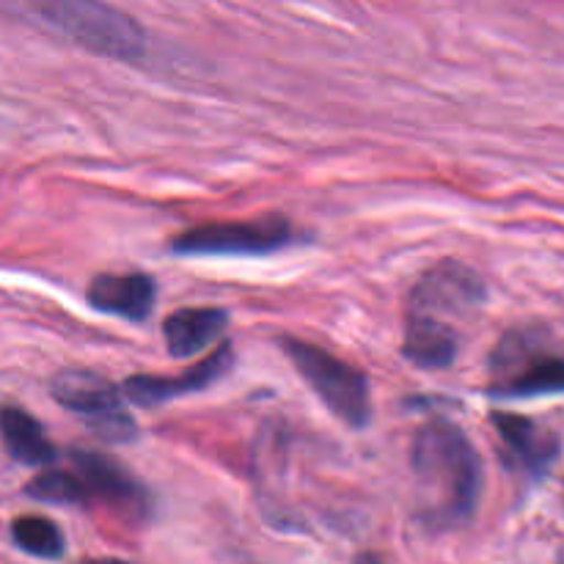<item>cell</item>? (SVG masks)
I'll list each match as a JSON object with an SVG mask.
<instances>
[{
    "label": "cell",
    "instance_id": "1",
    "mask_svg": "<svg viewBox=\"0 0 564 564\" xmlns=\"http://www.w3.org/2000/svg\"><path fill=\"white\" fill-rule=\"evenodd\" d=\"M411 468L424 516L433 523H463L474 516L482 494V463L457 424L433 419L411 444Z\"/></svg>",
    "mask_w": 564,
    "mask_h": 564
},
{
    "label": "cell",
    "instance_id": "2",
    "mask_svg": "<svg viewBox=\"0 0 564 564\" xmlns=\"http://www.w3.org/2000/svg\"><path fill=\"white\" fill-rule=\"evenodd\" d=\"M22 11L36 17L80 44L88 53L116 61H138L147 53V31L105 0H17Z\"/></svg>",
    "mask_w": 564,
    "mask_h": 564
},
{
    "label": "cell",
    "instance_id": "3",
    "mask_svg": "<svg viewBox=\"0 0 564 564\" xmlns=\"http://www.w3.org/2000/svg\"><path fill=\"white\" fill-rule=\"evenodd\" d=\"M494 397H543L564 391V345L538 328H516L490 356Z\"/></svg>",
    "mask_w": 564,
    "mask_h": 564
},
{
    "label": "cell",
    "instance_id": "4",
    "mask_svg": "<svg viewBox=\"0 0 564 564\" xmlns=\"http://www.w3.org/2000/svg\"><path fill=\"white\" fill-rule=\"evenodd\" d=\"M279 345L336 419H341L347 427H367L372 419V402H369V383L361 369L312 341L284 336Z\"/></svg>",
    "mask_w": 564,
    "mask_h": 564
},
{
    "label": "cell",
    "instance_id": "5",
    "mask_svg": "<svg viewBox=\"0 0 564 564\" xmlns=\"http://www.w3.org/2000/svg\"><path fill=\"white\" fill-rule=\"evenodd\" d=\"M295 231L284 218L202 224L171 240V251L182 257H259L290 246Z\"/></svg>",
    "mask_w": 564,
    "mask_h": 564
},
{
    "label": "cell",
    "instance_id": "6",
    "mask_svg": "<svg viewBox=\"0 0 564 564\" xmlns=\"http://www.w3.org/2000/svg\"><path fill=\"white\" fill-rule=\"evenodd\" d=\"M53 400L64 405L66 411L86 419L88 427L105 441H124L135 438L138 427L130 413L121 408V389L105 380L102 375L86 372V369H66L58 372L50 383Z\"/></svg>",
    "mask_w": 564,
    "mask_h": 564
},
{
    "label": "cell",
    "instance_id": "7",
    "mask_svg": "<svg viewBox=\"0 0 564 564\" xmlns=\"http://www.w3.org/2000/svg\"><path fill=\"white\" fill-rule=\"evenodd\" d=\"M482 303L485 284L471 268L460 262H441L413 286L408 314L455 328L457 319H466L468 314L482 308Z\"/></svg>",
    "mask_w": 564,
    "mask_h": 564
},
{
    "label": "cell",
    "instance_id": "8",
    "mask_svg": "<svg viewBox=\"0 0 564 564\" xmlns=\"http://www.w3.org/2000/svg\"><path fill=\"white\" fill-rule=\"evenodd\" d=\"M72 463H75V474L86 482L88 496H97L105 505L113 507L124 518H147L149 512V490L143 488L141 479L132 477L124 466L108 455H99L91 449H75L72 452Z\"/></svg>",
    "mask_w": 564,
    "mask_h": 564
},
{
    "label": "cell",
    "instance_id": "9",
    "mask_svg": "<svg viewBox=\"0 0 564 564\" xmlns=\"http://www.w3.org/2000/svg\"><path fill=\"white\" fill-rule=\"evenodd\" d=\"M231 361H235V352H231L229 341H224L218 350H213L207 358H202L196 367L185 369L182 375H174V378H160V375H132V378H127L119 389H121V397L130 400L132 405H143V408L160 405V402L196 394V391L213 386L215 380L224 378V375L229 372Z\"/></svg>",
    "mask_w": 564,
    "mask_h": 564
},
{
    "label": "cell",
    "instance_id": "10",
    "mask_svg": "<svg viewBox=\"0 0 564 564\" xmlns=\"http://www.w3.org/2000/svg\"><path fill=\"white\" fill-rule=\"evenodd\" d=\"M494 427L510 463L532 477H543L560 457V435L534 419L518 416V413H494Z\"/></svg>",
    "mask_w": 564,
    "mask_h": 564
},
{
    "label": "cell",
    "instance_id": "11",
    "mask_svg": "<svg viewBox=\"0 0 564 564\" xmlns=\"http://www.w3.org/2000/svg\"><path fill=\"white\" fill-rule=\"evenodd\" d=\"M158 284L147 273H105L88 286V303L97 312L124 319H147L152 314Z\"/></svg>",
    "mask_w": 564,
    "mask_h": 564
},
{
    "label": "cell",
    "instance_id": "12",
    "mask_svg": "<svg viewBox=\"0 0 564 564\" xmlns=\"http://www.w3.org/2000/svg\"><path fill=\"white\" fill-rule=\"evenodd\" d=\"M229 325V314L224 308H180L163 323L165 347L174 358H191L204 347L215 345Z\"/></svg>",
    "mask_w": 564,
    "mask_h": 564
},
{
    "label": "cell",
    "instance_id": "13",
    "mask_svg": "<svg viewBox=\"0 0 564 564\" xmlns=\"http://www.w3.org/2000/svg\"><path fill=\"white\" fill-rule=\"evenodd\" d=\"M0 441L6 452L22 466H50L58 457L44 435V427L28 411L14 405L0 408Z\"/></svg>",
    "mask_w": 564,
    "mask_h": 564
},
{
    "label": "cell",
    "instance_id": "14",
    "mask_svg": "<svg viewBox=\"0 0 564 564\" xmlns=\"http://www.w3.org/2000/svg\"><path fill=\"white\" fill-rule=\"evenodd\" d=\"M457 350H460V336L455 328L408 314L405 341H402L408 361L422 369H444L455 361Z\"/></svg>",
    "mask_w": 564,
    "mask_h": 564
},
{
    "label": "cell",
    "instance_id": "15",
    "mask_svg": "<svg viewBox=\"0 0 564 564\" xmlns=\"http://www.w3.org/2000/svg\"><path fill=\"white\" fill-rule=\"evenodd\" d=\"M11 540L17 549L36 560H61L66 551V540L53 521L42 516H22L11 523Z\"/></svg>",
    "mask_w": 564,
    "mask_h": 564
},
{
    "label": "cell",
    "instance_id": "16",
    "mask_svg": "<svg viewBox=\"0 0 564 564\" xmlns=\"http://www.w3.org/2000/svg\"><path fill=\"white\" fill-rule=\"evenodd\" d=\"M25 494L31 496V499L47 501V505H83V501L91 499L86 482H83L77 474L55 471V468L53 471L39 474L36 479H31Z\"/></svg>",
    "mask_w": 564,
    "mask_h": 564
},
{
    "label": "cell",
    "instance_id": "17",
    "mask_svg": "<svg viewBox=\"0 0 564 564\" xmlns=\"http://www.w3.org/2000/svg\"><path fill=\"white\" fill-rule=\"evenodd\" d=\"M356 564H380V562H378V556L364 554V556H358V562H356Z\"/></svg>",
    "mask_w": 564,
    "mask_h": 564
},
{
    "label": "cell",
    "instance_id": "18",
    "mask_svg": "<svg viewBox=\"0 0 564 564\" xmlns=\"http://www.w3.org/2000/svg\"><path fill=\"white\" fill-rule=\"evenodd\" d=\"M88 564H130V562H119V560H105V562H88Z\"/></svg>",
    "mask_w": 564,
    "mask_h": 564
}]
</instances>
